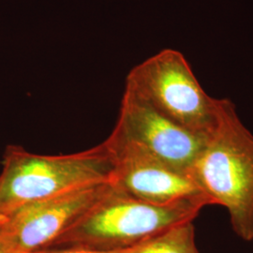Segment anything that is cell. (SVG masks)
<instances>
[{
	"label": "cell",
	"instance_id": "obj_1",
	"mask_svg": "<svg viewBox=\"0 0 253 253\" xmlns=\"http://www.w3.org/2000/svg\"><path fill=\"white\" fill-rule=\"evenodd\" d=\"M211 205L225 208L235 235L253 240V134L226 99L214 130L191 169Z\"/></svg>",
	"mask_w": 253,
	"mask_h": 253
},
{
	"label": "cell",
	"instance_id": "obj_2",
	"mask_svg": "<svg viewBox=\"0 0 253 253\" xmlns=\"http://www.w3.org/2000/svg\"><path fill=\"white\" fill-rule=\"evenodd\" d=\"M207 206L211 203L205 196L154 205L127 195L113 184L110 192L47 249L123 250L173 225L193 221Z\"/></svg>",
	"mask_w": 253,
	"mask_h": 253
},
{
	"label": "cell",
	"instance_id": "obj_3",
	"mask_svg": "<svg viewBox=\"0 0 253 253\" xmlns=\"http://www.w3.org/2000/svg\"><path fill=\"white\" fill-rule=\"evenodd\" d=\"M112 156L104 143L77 153L38 155L9 145L0 172V216L70 190L111 180Z\"/></svg>",
	"mask_w": 253,
	"mask_h": 253
},
{
	"label": "cell",
	"instance_id": "obj_4",
	"mask_svg": "<svg viewBox=\"0 0 253 253\" xmlns=\"http://www.w3.org/2000/svg\"><path fill=\"white\" fill-rule=\"evenodd\" d=\"M125 90L164 118L206 138L217 126L226 100L209 96L186 57L173 49L162 50L131 69Z\"/></svg>",
	"mask_w": 253,
	"mask_h": 253
},
{
	"label": "cell",
	"instance_id": "obj_5",
	"mask_svg": "<svg viewBox=\"0 0 253 253\" xmlns=\"http://www.w3.org/2000/svg\"><path fill=\"white\" fill-rule=\"evenodd\" d=\"M113 189L112 181L70 190L0 216V228L10 253L49 248Z\"/></svg>",
	"mask_w": 253,
	"mask_h": 253
},
{
	"label": "cell",
	"instance_id": "obj_6",
	"mask_svg": "<svg viewBox=\"0 0 253 253\" xmlns=\"http://www.w3.org/2000/svg\"><path fill=\"white\" fill-rule=\"evenodd\" d=\"M109 138L190 173L207 140L164 118L126 90Z\"/></svg>",
	"mask_w": 253,
	"mask_h": 253
},
{
	"label": "cell",
	"instance_id": "obj_7",
	"mask_svg": "<svg viewBox=\"0 0 253 253\" xmlns=\"http://www.w3.org/2000/svg\"><path fill=\"white\" fill-rule=\"evenodd\" d=\"M103 143L114 163L111 181L127 195L161 206L201 196L207 197L190 172L172 168L109 137Z\"/></svg>",
	"mask_w": 253,
	"mask_h": 253
},
{
	"label": "cell",
	"instance_id": "obj_8",
	"mask_svg": "<svg viewBox=\"0 0 253 253\" xmlns=\"http://www.w3.org/2000/svg\"><path fill=\"white\" fill-rule=\"evenodd\" d=\"M124 253H199L193 221H185L152 235Z\"/></svg>",
	"mask_w": 253,
	"mask_h": 253
},
{
	"label": "cell",
	"instance_id": "obj_9",
	"mask_svg": "<svg viewBox=\"0 0 253 253\" xmlns=\"http://www.w3.org/2000/svg\"><path fill=\"white\" fill-rule=\"evenodd\" d=\"M38 253H124V249L115 251H100L84 248H50L38 251Z\"/></svg>",
	"mask_w": 253,
	"mask_h": 253
},
{
	"label": "cell",
	"instance_id": "obj_10",
	"mask_svg": "<svg viewBox=\"0 0 253 253\" xmlns=\"http://www.w3.org/2000/svg\"><path fill=\"white\" fill-rule=\"evenodd\" d=\"M0 253H10L9 245L7 243V240L3 235L1 228H0Z\"/></svg>",
	"mask_w": 253,
	"mask_h": 253
},
{
	"label": "cell",
	"instance_id": "obj_11",
	"mask_svg": "<svg viewBox=\"0 0 253 253\" xmlns=\"http://www.w3.org/2000/svg\"><path fill=\"white\" fill-rule=\"evenodd\" d=\"M38 253V252H34V253Z\"/></svg>",
	"mask_w": 253,
	"mask_h": 253
}]
</instances>
